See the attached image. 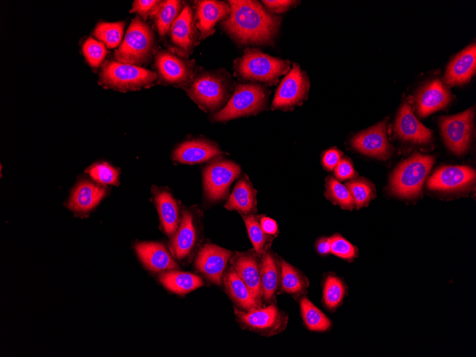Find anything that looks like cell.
<instances>
[{
    "instance_id": "27",
    "label": "cell",
    "mask_w": 476,
    "mask_h": 357,
    "mask_svg": "<svg viewBox=\"0 0 476 357\" xmlns=\"http://www.w3.org/2000/svg\"><path fill=\"white\" fill-rule=\"evenodd\" d=\"M105 195V190L88 181L80 182L72 193L68 207L85 212L93 209Z\"/></svg>"
},
{
    "instance_id": "2",
    "label": "cell",
    "mask_w": 476,
    "mask_h": 357,
    "mask_svg": "<svg viewBox=\"0 0 476 357\" xmlns=\"http://www.w3.org/2000/svg\"><path fill=\"white\" fill-rule=\"evenodd\" d=\"M290 62L264 53L257 49H247L237 58L235 69L242 78L275 84L279 76L289 70Z\"/></svg>"
},
{
    "instance_id": "25",
    "label": "cell",
    "mask_w": 476,
    "mask_h": 357,
    "mask_svg": "<svg viewBox=\"0 0 476 357\" xmlns=\"http://www.w3.org/2000/svg\"><path fill=\"white\" fill-rule=\"evenodd\" d=\"M263 299L271 301L281 284V262L269 251L264 250L260 262Z\"/></svg>"
},
{
    "instance_id": "30",
    "label": "cell",
    "mask_w": 476,
    "mask_h": 357,
    "mask_svg": "<svg viewBox=\"0 0 476 357\" xmlns=\"http://www.w3.org/2000/svg\"><path fill=\"white\" fill-rule=\"evenodd\" d=\"M160 282L169 291L177 294L189 293L203 285L202 279L189 272L170 270L160 274Z\"/></svg>"
},
{
    "instance_id": "28",
    "label": "cell",
    "mask_w": 476,
    "mask_h": 357,
    "mask_svg": "<svg viewBox=\"0 0 476 357\" xmlns=\"http://www.w3.org/2000/svg\"><path fill=\"white\" fill-rule=\"evenodd\" d=\"M256 190L246 178H242L235 185L224 207L229 210H237L240 213L249 214L256 209Z\"/></svg>"
},
{
    "instance_id": "32",
    "label": "cell",
    "mask_w": 476,
    "mask_h": 357,
    "mask_svg": "<svg viewBox=\"0 0 476 357\" xmlns=\"http://www.w3.org/2000/svg\"><path fill=\"white\" fill-rule=\"evenodd\" d=\"M300 311L304 323L309 330L324 332L331 328V320L307 297L301 299Z\"/></svg>"
},
{
    "instance_id": "46",
    "label": "cell",
    "mask_w": 476,
    "mask_h": 357,
    "mask_svg": "<svg viewBox=\"0 0 476 357\" xmlns=\"http://www.w3.org/2000/svg\"><path fill=\"white\" fill-rule=\"evenodd\" d=\"M260 224L263 231L267 234L273 235L277 233V224L273 219L267 217H262Z\"/></svg>"
},
{
    "instance_id": "29",
    "label": "cell",
    "mask_w": 476,
    "mask_h": 357,
    "mask_svg": "<svg viewBox=\"0 0 476 357\" xmlns=\"http://www.w3.org/2000/svg\"><path fill=\"white\" fill-rule=\"evenodd\" d=\"M159 217L165 232L173 236L180 225L179 209L176 200L167 191H160L155 195Z\"/></svg>"
},
{
    "instance_id": "34",
    "label": "cell",
    "mask_w": 476,
    "mask_h": 357,
    "mask_svg": "<svg viewBox=\"0 0 476 357\" xmlns=\"http://www.w3.org/2000/svg\"><path fill=\"white\" fill-rule=\"evenodd\" d=\"M180 7V1H164L160 2L158 7L152 13L157 31L161 37L166 35L168 29L177 18Z\"/></svg>"
},
{
    "instance_id": "24",
    "label": "cell",
    "mask_w": 476,
    "mask_h": 357,
    "mask_svg": "<svg viewBox=\"0 0 476 357\" xmlns=\"http://www.w3.org/2000/svg\"><path fill=\"white\" fill-rule=\"evenodd\" d=\"M223 283L227 293L240 309L247 311L261 306L232 266L226 269Z\"/></svg>"
},
{
    "instance_id": "23",
    "label": "cell",
    "mask_w": 476,
    "mask_h": 357,
    "mask_svg": "<svg viewBox=\"0 0 476 357\" xmlns=\"http://www.w3.org/2000/svg\"><path fill=\"white\" fill-rule=\"evenodd\" d=\"M230 14L229 6L219 1L205 0L197 3L196 17L197 27L202 38L213 31V27L219 21L226 18Z\"/></svg>"
},
{
    "instance_id": "31",
    "label": "cell",
    "mask_w": 476,
    "mask_h": 357,
    "mask_svg": "<svg viewBox=\"0 0 476 357\" xmlns=\"http://www.w3.org/2000/svg\"><path fill=\"white\" fill-rule=\"evenodd\" d=\"M309 280L301 271L286 262H281L280 289L286 294L299 296L307 291Z\"/></svg>"
},
{
    "instance_id": "8",
    "label": "cell",
    "mask_w": 476,
    "mask_h": 357,
    "mask_svg": "<svg viewBox=\"0 0 476 357\" xmlns=\"http://www.w3.org/2000/svg\"><path fill=\"white\" fill-rule=\"evenodd\" d=\"M227 83L221 76L205 73L198 76L187 90L189 96L205 110H213L225 100Z\"/></svg>"
},
{
    "instance_id": "26",
    "label": "cell",
    "mask_w": 476,
    "mask_h": 357,
    "mask_svg": "<svg viewBox=\"0 0 476 357\" xmlns=\"http://www.w3.org/2000/svg\"><path fill=\"white\" fill-rule=\"evenodd\" d=\"M196 241V229L193 218L188 210H184L182 220L172 240L171 250L177 259L186 257L193 249Z\"/></svg>"
},
{
    "instance_id": "43",
    "label": "cell",
    "mask_w": 476,
    "mask_h": 357,
    "mask_svg": "<svg viewBox=\"0 0 476 357\" xmlns=\"http://www.w3.org/2000/svg\"><path fill=\"white\" fill-rule=\"evenodd\" d=\"M336 177L339 180H344L354 177L356 174L353 165L346 158L341 159L334 168Z\"/></svg>"
},
{
    "instance_id": "37",
    "label": "cell",
    "mask_w": 476,
    "mask_h": 357,
    "mask_svg": "<svg viewBox=\"0 0 476 357\" xmlns=\"http://www.w3.org/2000/svg\"><path fill=\"white\" fill-rule=\"evenodd\" d=\"M357 209L366 207L375 197L374 188L364 179L352 180L346 184Z\"/></svg>"
},
{
    "instance_id": "16",
    "label": "cell",
    "mask_w": 476,
    "mask_h": 357,
    "mask_svg": "<svg viewBox=\"0 0 476 357\" xmlns=\"http://www.w3.org/2000/svg\"><path fill=\"white\" fill-rule=\"evenodd\" d=\"M156 67L161 79L169 84H183L189 81L192 75V65L190 61L167 51L157 54Z\"/></svg>"
},
{
    "instance_id": "42",
    "label": "cell",
    "mask_w": 476,
    "mask_h": 357,
    "mask_svg": "<svg viewBox=\"0 0 476 357\" xmlns=\"http://www.w3.org/2000/svg\"><path fill=\"white\" fill-rule=\"evenodd\" d=\"M160 2L156 0H136L130 12L139 14L143 19H146L149 14H152Z\"/></svg>"
},
{
    "instance_id": "40",
    "label": "cell",
    "mask_w": 476,
    "mask_h": 357,
    "mask_svg": "<svg viewBox=\"0 0 476 357\" xmlns=\"http://www.w3.org/2000/svg\"><path fill=\"white\" fill-rule=\"evenodd\" d=\"M330 253L346 260L352 261L358 255V249L342 236L329 237Z\"/></svg>"
},
{
    "instance_id": "7",
    "label": "cell",
    "mask_w": 476,
    "mask_h": 357,
    "mask_svg": "<svg viewBox=\"0 0 476 357\" xmlns=\"http://www.w3.org/2000/svg\"><path fill=\"white\" fill-rule=\"evenodd\" d=\"M234 313L243 327L267 336L284 331L288 324V316L275 304L247 311L234 308Z\"/></svg>"
},
{
    "instance_id": "33",
    "label": "cell",
    "mask_w": 476,
    "mask_h": 357,
    "mask_svg": "<svg viewBox=\"0 0 476 357\" xmlns=\"http://www.w3.org/2000/svg\"><path fill=\"white\" fill-rule=\"evenodd\" d=\"M346 294V286L335 275H328L323 286V303L325 307L333 311L342 303Z\"/></svg>"
},
{
    "instance_id": "22",
    "label": "cell",
    "mask_w": 476,
    "mask_h": 357,
    "mask_svg": "<svg viewBox=\"0 0 476 357\" xmlns=\"http://www.w3.org/2000/svg\"><path fill=\"white\" fill-rule=\"evenodd\" d=\"M220 150L209 141L195 140L180 145L174 152L175 160L185 164L200 163L219 155Z\"/></svg>"
},
{
    "instance_id": "6",
    "label": "cell",
    "mask_w": 476,
    "mask_h": 357,
    "mask_svg": "<svg viewBox=\"0 0 476 357\" xmlns=\"http://www.w3.org/2000/svg\"><path fill=\"white\" fill-rule=\"evenodd\" d=\"M267 100L265 89L258 84H239L220 111L213 115L216 121L223 122L262 110Z\"/></svg>"
},
{
    "instance_id": "3",
    "label": "cell",
    "mask_w": 476,
    "mask_h": 357,
    "mask_svg": "<svg viewBox=\"0 0 476 357\" xmlns=\"http://www.w3.org/2000/svg\"><path fill=\"white\" fill-rule=\"evenodd\" d=\"M433 162V157L420 153H415L402 162L391 177L392 192L405 198L419 195Z\"/></svg>"
},
{
    "instance_id": "47",
    "label": "cell",
    "mask_w": 476,
    "mask_h": 357,
    "mask_svg": "<svg viewBox=\"0 0 476 357\" xmlns=\"http://www.w3.org/2000/svg\"><path fill=\"white\" fill-rule=\"evenodd\" d=\"M316 248L319 254L326 255L330 253V241L328 237L320 238L316 244Z\"/></svg>"
},
{
    "instance_id": "15",
    "label": "cell",
    "mask_w": 476,
    "mask_h": 357,
    "mask_svg": "<svg viewBox=\"0 0 476 357\" xmlns=\"http://www.w3.org/2000/svg\"><path fill=\"white\" fill-rule=\"evenodd\" d=\"M231 266L246 284L257 302L262 305L263 292L260 264L254 252L237 253L230 259Z\"/></svg>"
},
{
    "instance_id": "12",
    "label": "cell",
    "mask_w": 476,
    "mask_h": 357,
    "mask_svg": "<svg viewBox=\"0 0 476 357\" xmlns=\"http://www.w3.org/2000/svg\"><path fill=\"white\" fill-rule=\"evenodd\" d=\"M232 252L215 244H207L199 251L195 266L212 283L221 285Z\"/></svg>"
},
{
    "instance_id": "4",
    "label": "cell",
    "mask_w": 476,
    "mask_h": 357,
    "mask_svg": "<svg viewBox=\"0 0 476 357\" xmlns=\"http://www.w3.org/2000/svg\"><path fill=\"white\" fill-rule=\"evenodd\" d=\"M154 45V36L149 26L135 17L131 21L124 40L115 51L116 61L132 65H140L150 58Z\"/></svg>"
},
{
    "instance_id": "20",
    "label": "cell",
    "mask_w": 476,
    "mask_h": 357,
    "mask_svg": "<svg viewBox=\"0 0 476 357\" xmlns=\"http://www.w3.org/2000/svg\"><path fill=\"white\" fill-rule=\"evenodd\" d=\"M170 38L182 53H190L195 43L196 35L192 12L185 5L170 28Z\"/></svg>"
},
{
    "instance_id": "11",
    "label": "cell",
    "mask_w": 476,
    "mask_h": 357,
    "mask_svg": "<svg viewBox=\"0 0 476 357\" xmlns=\"http://www.w3.org/2000/svg\"><path fill=\"white\" fill-rule=\"evenodd\" d=\"M239 173V167L231 161L220 160L209 165L204 172V187L209 200L223 199Z\"/></svg>"
},
{
    "instance_id": "21",
    "label": "cell",
    "mask_w": 476,
    "mask_h": 357,
    "mask_svg": "<svg viewBox=\"0 0 476 357\" xmlns=\"http://www.w3.org/2000/svg\"><path fill=\"white\" fill-rule=\"evenodd\" d=\"M476 46L473 43L459 53L449 63L444 80L450 85L469 81L475 71Z\"/></svg>"
},
{
    "instance_id": "14",
    "label": "cell",
    "mask_w": 476,
    "mask_h": 357,
    "mask_svg": "<svg viewBox=\"0 0 476 357\" xmlns=\"http://www.w3.org/2000/svg\"><path fill=\"white\" fill-rule=\"evenodd\" d=\"M475 172L467 166H445L437 170L429 178L431 190L455 191L462 190L475 181Z\"/></svg>"
},
{
    "instance_id": "9",
    "label": "cell",
    "mask_w": 476,
    "mask_h": 357,
    "mask_svg": "<svg viewBox=\"0 0 476 357\" xmlns=\"http://www.w3.org/2000/svg\"><path fill=\"white\" fill-rule=\"evenodd\" d=\"M474 108L461 113L444 116L440 119V125L444 140L449 148L456 154L467 150L472 131Z\"/></svg>"
},
{
    "instance_id": "35",
    "label": "cell",
    "mask_w": 476,
    "mask_h": 357,
    "mask_svg": "<svg viewBox=\"0 0 476 357\" xmlns=\"http://www.w3.org/2000/svg\"><path fill=\"white\" fill-rule=\"evenodd\" d=\"M125 22H100L95 27L93 34L109 48L117 47L122 39Z\"/></svg>"
},
{
    "instance_id": "13",
    "label": "cell",
    "mask_w": 476,
    "mask_h": 357,
    "mask_svg": "<svg viewBox=\"0 0 476 357\" xmlns=\"http://www.w3.org/2000/svg\"><path fill=\"white\" fill-rule=\"evenodd\" d=\"M386 124L385 120L355 135L352 140L353 147L363 154L386 160L391 153L386 137Z\"/></svg>"
},
{
    "instance_id": "36",
    "label": "cell",
    "mask_w": 476,
    "mask_h": 357,
    "mask_svg": "<svg viewBox=\"0 0 476 357\" xmlns=\"http://www.w3.org/2000/svg\"><path fill=\"white\" fill-rule=\"evenodd\" d=\"M326 181L327 198L343 209L352 210L355 205L348 187L331 176Z\"/></svg>"
},
{
    "instance_id": "17",
    "label": "cell",
    "mask_w": 476,
    "mask_h": 357,
    "mask_svg": "<svg viewBox=\"0 0 476 357\" xmlns=\"http://www.w3.org/2000/svg\"><path fill=\"white\" fill-rule=\"evenodd\" d=\"M395 130L403 140L419 144L429 143L433 135L432 131L416 118L410 105L406 103L397 115Z\"/></svg>"
},
{
    "instance_id": "44",
    "label": "cell",
    "mask_w": 476,
    "mask_h": 357,
    "mask_svg": "<svg viewBox=\"0 0 476 357\" xmlns=\"http://www.w3.org/2000/svg\"><path fill=\"white\" fill-rule=\"evenodd\" d=\"M341 153L336 149H330L323 156V165L328 170H332L339 162Z\"/></svg>"
},
{
    "instance_id": "41",
    "label": "cell",
    "mask_w": 476,
    "mask_h": 357,
    "mask_svg": "<svg viewBox=\"0 0 476 357\" xmlns=\"http://www.w3.org/2000/svg\"><path fill=\"white\" fill-rule=\"evenodd\" d=\"M83 51L88 63L93 67H98L107 54L105 44L92 37L84 42Z\"/></svg>"
},
{
    "instance_id": "18",
    "label": "cell",
    "mask_w": 476,
    "mask_h": 357,
    "mask_svg": "<svg viewBox=\"0 0 476 357\" xmlns=\"http://www.w3.org/2000/svg\"><path fill=\"white\" fill-rule=\"evenodd\" d=\"M140 261L155 272L175 270L178 265L165 246L157 242H140L135 247Z\"/></svg>"
},
{
    "instance_id": "45",
    "label": "cell",
    "mask_w": 476,
    "mask_h": 357,
    "mask_svg": "<svg viewBox=\"0 0 476 357\" xmlns=\"http://www.w3.org/2000/svg\"><path fill=\"white\" fill-rule=\"evenodd\" d=\"M265 6L273 12L281 13L286 11L294 1H262Z\"/></svg>"
},
{
    "instance_id": "38",
    "label": "cell",
    "mask_w": 476,
    "mask_h": 357,
    "mask_svg": "<svg viewBox=\"0 0 476 357\" xmlns=\"http://www.w3.org/2000/svg\"><path fill=\"white\" fill-rule=\"evenodd\" d=\"M243 219L256 254L260 255L264 250V246L267 239V234L263 231L261 224L255 215H244L243 216Z\"/></svg>"
},
{
    "instance_id": "39",
    "label": "cell",
    "mask_w": 476,
    "mask_h": 357,
    "mask_svg": "<svg viewBox=\"0 0 476 357\" xmlns=\"http://www.w3.org/2000/svg\"><path fill=\"white\" fill-rule=\"evenodd\" d=\"M89 175L95 181L103 185H117L118 171L106 162L95 164L88 171Z\"/></svg>"
},
{
    "instance_id": "19",
    "label": "cell",
    "mask_w": 476,
    "mask_h": 357,
    "mask_svg": "<svg viewBox=\"0 0 476 357\" xmlns=\"http://www.w3.org/2000/svg\"><path fill=\"white\" fill-rule=\"evenodd\" d=\"M450 100L448 90L440 80H434L418 92L416 97L418 113L425 117L447 105Z\"/></svg>"
},
{
    "instance_id": "10",
    "label": "cell",
    "mask_w": 476,
    "mask_h": 357,
    "mask_svg": "<svg viewBox=\"0 0 476 357\" xmlns=\"http://www.w3.org/2000/svg\"><path fill=\"white\" fill-rule=\"evenodd\" d=\"M309 88L307 76L298 64L284 78L276 91L271 108H289L299 104L306 96Z\"/></svg>"
},
{
    "instance_id": "5",
    "label": "cell",
    "mask_w": 476,
    "mask_h": 357,
    "mask_svg": "<svg viewBox=\"0 0 476 357\" xmlns=\"http://www.w3.org/2000/svg\"><path fill=\"white\" fill-rule=\"evenodd\" d=\"M156 78L155 72L139 66L116 61L106 62L100 75V82L103 85L122 91L138 90L148 86Z\"/></svg>"
},
{
    "instance_id": "1",
    "label": "cell",
    "mask_w": 476,
    "mask_h": 357,
    "mask_svg": "<svg viewBox=\"0 0 476 357\" xmlns=\"http://www.w3.org/2000/svg\"><path fill=\"white\" fill-rule=\"evenodd\" d=\"M230 14L222 23L225 31L241 43L262 44L276 36L279 18L256 1H229Z\"/></svg>"
}]
</instances>
